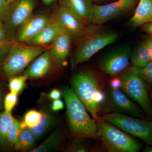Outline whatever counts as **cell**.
I'll list each match as a JSON object with an SVG mask.
<instances>
[{"instance_id":"obj_16","label":"cell","mask_w":152,"mask_h":152,"mask_svg":"<svg viewBox=\"0 0 152 152\" xmlns=\"http://www.w3.org/2000/svg\"><path fill=\"white\" fill-rule=\"evenodd\" d=\"M72 39L62 32L52 43L51 53L55 62L61 66H65L69 55Z\"/></svg>"},{"instance_id":"obj_21","label":"cell","mask_w":152,"mask_h":152,"mask_svg":"<svg viewBox=\"0 0 152 152\" xmlns=\"http://www.w3.org/2000/svg\"><path fill=\"white\" fill-rule=\"evenodd\" d=\"M130 60L132 66L143 68L151 61L149 52L145 41L141 42L132 53H131Z\"/></svg>"},{"instance_id":"obj_18","label":"cell","mask_w":152,"mask_h":152,"mask_svg":"<svg viewBox=\"0 0 152 152\" xmlns=\"http://www.w3.org/2000/svg\"><path fill=\"white\" fill-rule=\"evenodd\" d=\"M62 32L60 27L53 21L41 30L26 43L31 46L42 47L53 43Z\"/></svg>"},{"instance_id":"obj_33","label":"cell","mask_w":152,"mask_h":152,"mask_svg":"<svg viewBox=\"0 0 152 152\" xmlns=\"http://www.w3.org/2000/svg\"><path fill=\"white\" fill-rule=\"evenodd\" d=\"M110 88L114 89H121V82L119 77H115L111 80Z\"/></svg>"},{"instance_id":"obj_37","label":"cell","mask_w":152,"mask_h":152,"mask_svg":"<svg viewBox=\"0 0 152 152\" xmlns=\"http://www.w3.org/2000/svg\"><path fill=\"white\" fill-rule=\"evenodd\" d=\"M143 152H152V146L147 145L142 150Z\"/></svg>"},{"instance_id":"obj_29","label":"cell","mask_w":152,"mask_h":152,"mask_svg":"<svg viewBox=\"0 0 152 152\" xmlns=\"http://www.w3.org/2000/svg\"><path fill=\"white\" fill-rule=\"evenodd\" d=\"M42 113L34 110L29 111L25 116V123L26 125L27 128H31L38 124L40 120Z\"/></svg>"},{"instance_id":"obj_40","label":"cell","mask_w":152,"mask_h":152,"mask_svg":"<svg viewBox=\"0 0 152 152\" xmlns=\"http://www.w3.org/2000/svg\"><path fill=\"white\" fill-rule=\"evenodd\" d=\"M2 104V93L1 90V86H0V108L1 107Z\"/></svg>"},{"instance_id":"obj_25","label":"cell","mask_w":152,"mask_h":152,"mask_svg":"<svg viewBox=\"0 0 152 152\" xmlns=\"http://www.w3.org/2000/svg\"><path fill=\"white\" fill-rule=\"evenodd\" d=\"M129 68L131 70L138 75L149 87H152V61L143 68L132 66Z\"/></svg>"},{"instance_id":"obj_6","label":"cell","mask_w":152,"mask_h":152,"mask_svg":"<svg viewBox=\"0 0 152 152\" xmlns=\"http://www.w3.org/2000/svg\"><path fill=\"white\" fill-rule=\"evenodd\" d=\"M121 73L119 77L121 89L141 107L148 119L152 121V102L149 86L129 68Z\"/></svg>"},{"instance_id":"obj_38","label":"cell","mask_w":152,"mask_h":152,"mask_svg":"<svg viewBox=\"0 0 152 152\" xmlns=\"http://www.w3.org/2000/svg\"><path fill=\"white\" fill-rule=\"evenodd\" d=\"M91 1L94 4H99V5L101 4H102V3L108 1V0H91Z\"/></svg>"},{"instance_id":"obj_9","label":"cell","mask_w":152,"mask_h":152,"mask_svg":"<svg viewBox=\"0 0 152 152\" xmlns=\"http://www.w3.org/2000/svg\"><path fill=\"white\" fill-rule=\"evenodd\" d=\"M104 108L113 111L143 119H148L142 109L134 101L131 100L120 89L110 88L106 92Z\"/></svg>"},{"instance_id":"obj_7","label":"cell","mask_w":152,"mask_h":152,"mask_svg":"<svg viewBox=\"0 0 152 152\" xmlns=\"http://www.w3.org/2000/svg\"><path fill=\"white\" fill-rule=\"evenodd\" d=\"M102 118L124 132L140 139L147 145L152 146V121L115 112L106 114Z\"/></svg>"},{"instance_id":"obj_39","label":"cell","mask_w":152,"mask_h":152,"mask_svg":"<svg viewBox=\"0 0 152 152\" xmlns=\"http://www.w3.org/2000/svg\"><path fill=\"white\" fill-rule=\"evenodd\" d=\"M42 1L46 4L50 5L54 1V0H42Z\"/></svg>"},{"instance_id":"obj_8","label":"cell","mask_w":152,"mask_h":152,"mask_svg":"<svg viewBox=\"0 0 152 152\" xmlns=\"http://www.w3.org/2000/svg\"><path fill=\"white\" fill-rule=\"evenodd\" d=\"M35 7L34 0H14L11 3L8 13L3 23L6 36L9 40H15L19 28L33 15Z\"/></svg>"},{"instance_id":"obj_11","label":"cell","mask_w":152,"mask_h":152,"mask_svg":"<svg viewBox=\"0 0 152 152\" xmlns=\"http://www.w3.org/2000/svg\"><path fill=\"white\" fill-rule=\"evenodd\" d=\"M53 21L64 32L67 34L72 39L78 41L83 36L87 27L70 11L61 6L53 15Z\"/></svg>"},{"instance_id":"obj_35","label":"cell","mask_w":152,"mask_h":152,"mask_svg":"<svg viewBox=\"0 0 152 152\" xmlns=\"http://www.w3.org/2000/svg\"><path fill=\"white\" fill-rule=\"evenodd\" d=\"M145 41L147 47L148 49L151 61H152V36L149 35V36L146 38Z\"/></svg>"},{"instance_id":"obj_34","label":"cell","mask_w":152,"mask_h":152,"mask_svg":"<svg viewBox=\"0 0 152 152\" xmlns=\"http://www.w3.org/2000/svg\"><path fill=\"white\" fill-rule=\"evenodd\" d=\"M62 93L57 89H53L49 94V97L51 99L54 100L59 99L61 96Z\"/></svg>"},{"instance_id":"obj_20","label":"cell","mask_w":152,"mask_h":152,"mask_svg":"<svg viewBox=\"0 0 152 152\" xmlns=\"http://www.w3.org/2000/svg\"><path fill=\"white\" fill-rule=\"evenodd\" d=\"M64 139V134L61 130H56L45 141L31 152H46L55 151L61 146Z\"/></svg>"},{"instance_id":"obj_26","label":"cell","mask_w":152,"mask_h":152,"mask_svg":"<svg viewBox=\"0 0 152 152\" xmlns=\"http://www.w3.org/2000/svg\"><path fill=\"white\" fill-rule=\"evenodd\" d=\"M27 80H28V78L24 75L23 76H15L10 77L9 88L11 92L18 94L25 88Z\"/></svg>"},{"instance_id":"obj_4","label":"cell","mask_w":152,"mask_h":152,"mask_svg":"<svg viewBox=\"0 0 152 152\" xmlns=\"http://www.w3.org/2000/svg\"><path fill=\"white\" fill-rule=\"evenodd\" d=\"M99 138L109 152H138L140 142L135 137L104 120L96 121Z\"/></svg>"},{"instance_id":"obj_5","label":"cell","mask_w":152,"mask_h":152,"mask_svg":"<svg viewBox=\"0 0 152 152\" xmlns=\"http://www.w3.org/2000/svg\"><path fill=\"white\" fill-rule=\"evenodd\" d=\"M45 50L43 47L31 46L14 40L8 56L1 64L3 74L10 78L18 75Z\"/></svg>"},{"instance_id":"obj_31","label":"cell","mask_w":152,"mask_h":152,"mask_svg":"<svg viewBox=\"0 0 152 152\" xmlns=\"http://www.w3.org/2000/svg\"><path fill=\"white\" fill-rule=\"evenodd\" d=\"M10 4L7 0H0V23H3L5 20Z\"/></svg>"},{"instance_id":"obj_10","label":"cell","mask_w":152,"mask_h":152,"mask_svg":"<svg viewBox=\"0 0 152 152\" xmlns=\"http://www.w3.org/2000/svg\"><path fill=\"white\" fill-rule=\"evenodd\" d=\"M139 0H117L104 5L94 4L92 24L103 25L129 13L136 7Z\"/></svg>"},{"instance_id":"obj_36","label":"cell","mask_w":152,"mask_h":152,"mask_svg":"<svg viewBox=\"0 0 152 152\" xmlns=\"http://www.w3.org/2000/svg\"><path fill=\"white\" fill-rule=\"evenodd\" d=\"M141 27L143 31L152 36V22L146 24Z\"/></svg>"},{"instance_id":"obj_42","label":"cell","mask_w":152,"mask_h":152,"mask_svg":"<svg viewBox=\"0 0 152 152\" xmlns=\"http://www.w3.org/2000/svg\"><path fill=\"white\" fill-rule=\"evenodd\" d=\"M7 1L9 3H10L11 4V3H12L13 1L14 0H7Z\"/></svg>"},{"instance_id":"obj_19","label":"cell","mask_w":152,"mask_h":152,"mask_svg":"<svg viewBox=\"0 0 152 152\" xmlns=\"http://www.w3.org/2000/svg\"><path fill=\"white\" fill-rule=\"evenodd\" d=\"M41 112L42 115L38 124L33 128H27L33 133L37 141L52 129L58 121L57 117L48 110H43Z\"/></svg>"},{"instance_id":"obj_27","label":"cell","mask_w":152,"mask_h":152,"mask_svg":"<svg viewBox=\"0 0 152 152\" xmlns=\"http://www.w3.org/2000/svg\"><path fill=\"white\" fill-rule=\"evenodd\" d=\"M20 122L14 119L13 123L9 130L7 134V140L10 145H14L22 130Z\"/></svg>"},{"instance_id":"obj_22","label":"cell","mask_w":152,"mask_h":152,"mask_svg":"<svg viewBox=\"0 0 152 152\" xmlns=\"http://www.w3.org/2000/svg\"><path fill=\"white\" fill-rule=\"evenodd\" d=\"M14 119L11 113L4 111L0 113V150L7 149L10 145L8 142L7 134Z\"/></svg>"},{"instance_id":"obj_14","label":"cell","mask_w":152,"mask_h":152,"mask_svg":"<svg viewBox=\"0 0 152 152\" xmlns=\"http://www.w3.org/2000/svg\"><path fill=\"white\" fill-rule=\"evenodd\" d=\"M54 60L50 50H46L33 60L24 72L28 79L43 77L50 72Z\"/></svg>"},{"instance_id":"obj_30","label":"cell","mask_w":152,"mask_h":152,"mask_svg":"<svg viewBox=\"0 0 152 152\" xmlns=\"http://www.w3.org/2000/svg\"><path fill=\"white\" fill-rule=\"evenodd\" d=\"M18 102V94L10 92L6 95L4 99L5 111L11 113Z\"/></svg>"},{"instance_id":"obj_32","label":"cell","mask_w":152,"mask_h":152,"mask_svg":"<svg viewBox=\"0 0 152 152\" xmlns=\"http://www.w3.org/2000/svg\"><path fill=\"white\" fill-rule=\"evenodd\" d=\"M64 103L59 99L54 100L52 104L51 109L54 111H58L64 108Z\"/></svg>"},{"instance_id":"obj_12","label":"cell","mask_w":152,"mask_h":152,"mask_svg":"<svg viewBox=\"0 0 152 152\" xmlns=\"http://www.w3.org/2000/svg\"><path fill=\"white\" fill-rule=\"evenodd\" d=\"M131 53L129 46L123 47L110 52L101 61V69L104 73L111 76L121 73L129 66Z\"/></svg>"},{"instance_id":"obj_13","label":"cell","mask_w":152,"mask_h":152,"mask_svg":"<svg viewBox=\"0 0 152 152\" xmlns=\"http://www.w3.org/2000/svg\"><path fill=\"white\" fill-rule=\"evenodd\" d=\"M53 22V16L47 14L32 15L20 26L15 40L19 42L26 43Z\"/></svg>"},{"instance_id":"obj_23","label":"cell","mask_w":152,"mask_h":152,"mask_svg":"<svg viewBox=\"0 0 152 152\" xmlns=\"http://www.w3.org/2000/svg\"><path fill=\"white\" fill-rule=\"evenodd\" d=\"M36 140L34 136L28 128L22 130L15 143V148L18 151L30 149L35 145Z\"/></svg>"},{"instance_id":"obj_15","label":"cell","mask_w":152,"mask_h":152,"mask_svg":"<svg viewBox=\"0 0 152 152\" xmlns=\"http://www.w3.org/2000/svg\"><path fill=\"white\" fill-rule=\"evenodd\" d=\"M61 6L72 13L86 26L92 24L94 4L91 0H60Z\"/></svg>"},{"instance_id":"obj_3","label":"cell","mask_w":152,"mask_h":152,"mask_svg":"<svg viewBox=\"0 0 152 152\" xmlns=\"http://www.w3.org/2000/svg\"><path fill=\"white\" fill-rule=\"evenodd\" d=\"M118 33L100 25H88L83 36L78 41L72 59V67L85 62L105 47L113 43Z\"/></svg>"},{"instance_id":"obj_17","label":"cell","mask_w":152,"mask_h":152,"mask_svg":"<svg viewBox=\"0 0 152 152\" xmlns=\"http://www.w3.org/2000/svg\"><path fill=\"white\" fill-rule=\"evenodd\" d=\"M152 22V0H139L132 17L128 22L132 28L142 26Z\"/></svg>"},{"instance_id":"obj_24","label":"cell","mask_w":152,"mask_h":152,"mask_svg":"<svg viewBox=\"0 0 152 152\" xmlns=\"http://www.w3.org/2000/svg\"><path fill=\"white\" fill-rule=\"evenodd\" d=\"M13 41L10 40L7 37L4 27H3V23H0V65H1L3 64L8 56Z\"/></svg>"},{"instance_id":"obj_41","label":"cell","mask_w":152,"mask_h":152,"mask_svg":"<svg viewBox=\"0 0 152 152\" xmlns=\"http://www.w3.org/2000/svg\"><path fill=\"white\" fill-rule=\"evenodd\" d=\"M149 89L150 96H151L152 102V87H149Z\"/></svg>"},{"instance_id":"obj_28","label":"cell","mask_w":152,"mask_h":152,"mask_svg":"<svg viewBox=\"0 0 152 152\" xmlns=\"http://www.w3.org/2000/svg\"><path fill=\"white\" fill-rule=\"evenodd\" d=\"M72 140L67 147V151L86 152L88 151V147L83 140V137H77Z\"/></svg>"},{"instance_id":"obj_2","label":"cell","mask_w":152,"mask_h":152,"mask_svg":"<svg viewBox=\"0 0 152 152\" xmlns=\"http://www.w3.org/2000/svg\"><path fill=\"white\" fill-rule=\"evenodd\" d=\"M61 93L66 103L67 121L71 133L76 137L99 138L96 121L90 116L72 88L64 87Z\"/></svg>"},{"instance_id":"obj_1","label":"cell","mask_w":152,"mask_h":152,"mask_svg":"<svg viewBox=\"0 0 152 152\" xmlns=\"http://www.w3.org/2000/svg\"><path fill=\"white\" fill-rule=\"evenodd\" d=\"M72 89L96 121L103 120L100 115L106 101V93L95 73L85 71L76 74L71 80Z\"/></svg>"}]
</instances>
